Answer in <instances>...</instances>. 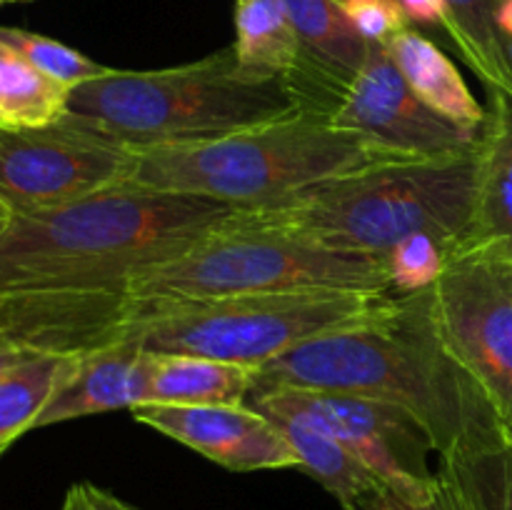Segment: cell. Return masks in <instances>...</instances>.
Instances as JSON below:
<instances>
[{"instance_id": "obj_1", "label": "cell", "mask_w": 512, "mask_h": 510, "mask_svg": "<svg viewBox=\"0 0 512 510\" xmlns=\"http://www.w3.org/2000/svg\"><path fill=\"white\" fill-rule=\"evenodd\" d=\"M255 383L398 405L423 425L438 458L508 440L488 395L440 335L433 285L390 293L365 318L295 345Z\"/></svg>"}, {"instance_id": "obj_2", "label": "cell", "mask_w": 512, "mask_h": 510, "mask_svg": "<svg viewBox=\"0 0 512 510\" xmlns=\"http://www.w3.org/2000/svg\"><path fill=\"white\" fill-rule=\"evenodd\" d=\"M238 210L118 185L13 215L0 233V293L128 295L140 270L180 255Z\"/></svg>"}, {"instance_id": "obj_3", "label": "cell", "mask_w": 512, "mask_h": 510, "mask_svg": "<svg viewBox=\"0 0 512 510\" xmlns=\"http://www.w3.org/2000/svg\"><path fill=\"white\" fill-rule=\"evenodd\" d=\"M388 160L400 158L333 125L323 110L303 108L223 138L138 150L133 173L123 185L258 210Z\"/></svg>"}, {"instance_id": "obj_4", "label": "cell", "mask_w": 512, "mask_h": 510, "mask_svg": "<svg viewBox=\"0 0 512 510\" xmlns=\"http://www.w3.org/2000/svg\"><path fill=\"white\" fill-rule=\"evenodd\" d=\"M303 108L288 80L248 73L230 45L175 68H108L100 78L70 90L65 115L143 150L223 138Z\"/></svg>"}, {"instance_id": "obj_5", "label": "cell", "mask_w": 512, "mask_h": 510, "mask_svg": "<svg viewBox=\"0 0 512 510\" xmlns=\"http://www.w3.org/2000/svg\"><path fill=\"white\" fill-rule=\"evenodd\" d=\"M475 173L478 148L448 158L388 160L250 213L313 243L373 258H385L415 233L460 245L473 218Z\"/></svg>"}, {"instance_id": "obj_6", "label": "cell", "mask_w": 512, "mask_h": 510, "mask_svg": "<svg viewBox=\"0 0 512 510\" xmlns=\"http://www.w3.org/2000/svg\"><path fill=\"white\" fill-rule=\"evenodd\" d=\"M295 290L395 293L383 258L348 253L238 210L175 258L140 270L130 300H203Z\"/></svg>"}, {"instance_id": "obj_7", "label": "cell", "mask_w": 512, "mask_h": 510, "mask_svg": "<svg viewBox=\"0 0 512 510\" xmlns=\"http://www.w3.org/2000/svg\"><path fill=\"white\" fill-rule=\"evenodd\" d=\"M390 293L295 290L203 300H133L125 340L260 370L295 345L365 318Z\"/></svg>"}, {"instance_id": "obj_8", "label": "cell", "mask_w": 512, "mask_h": 510, "mask_svg": "<svg viewBox=\"0 0 512 510\" xmlns=\"http://www.w3.org/2000/svg\"><path fill=\"white\" fill-rule=\"evenodd\" d=\"M433 295L445 345L488 395L512 443V260L455 245Z\"/></svg>"}, {"instance_id": "obj_9", "label": "cell", "mask_w": 512, "mask_h": 510, "mask_svg": "<svg viewBox=\"0 0 512 510\" xmlns=\"http://www.w3.org/2000/svg\"><path fill=\"white\" fill-rule=\"evenodd\" d=\"M138 150L63 115L45 128H0V198L15 215L58 208L130 178Z\"/></svg>"}, {"instance_id": "obj_10", "label": "cell", "mask_w": 512, "mask_h": 510, "mask_svg": "<svg viewBox=\"0 0 512 510\" xmlns=\"http://www.w3.org/2000/svg\"><path fill=\"white\" fill-rule=\"evenodd\" d=\"M330 123L363 135L400 160L470 153L483 135V128H465L423 103L383 43H370L368 60L330 113Z\"/></svg>"}, {"instance_id": "obj_11", "label": "cell", "mask_w": 512, "mask_h": 510, "mask_svg": "<svg viewBox=\"0 0 512 510\" xmlns=\"http://www.w3.org/2000/svg\"><path fill=\"white\" fill-rule=\"evenodd\" d=\"M298 390V388H295ZM310 413L385 485L403 498H428L438 483L435 453L423 425L398 405L363 395L300 390Z\"/></svg>"}, {"instance_id": "obj_12", "label": "cell", "mask_w": 512, "mask_h": 510, "mask_svg": "<svg viewBox=\"0 0 512 510\" xmlns=\"http://www.w3.org/2000/svg\"><path fill=\"white\" fill-rule=\"evenodd\" d=\"M130 305L115 293H0V348L88 355L123 340Z\"/></svg>"}, {"instance_id": "obj_13", "label": "cell", "mask_w": 512, "mask_h": 510, "mask_svg": "<svg viewBox=\"0 0 512 510\" xmlns=\"http://www.w3.org/2000/svg\"><path fill=\"white\" fill-rule=\"evenodd\" d=\"M130 415L228 470L300 468L283 433L248 405L145 403L135 405Z\"/></svg>"}, {"instance_id": "obj_14", "label": "cell", "mask_w": 512, "mask_h": 510, "mask_svg": "<svg viewBox=\"0 0 512 510\" xmlns=\"http://www.w3.org/2000/svg\"><path fill=\"white\" fill-rule=\"evenodd\" d=\"M245 405L258 410L283 433L298 458L300 470L318 480L345 510L375 490L385 488L303 403L300 390L288 385L255 383Z\"/></svg>"}, {"instance_id": "obj_15", "label": "cell", "mask_w": 512, "mask_h": 510, "mask_svg": "<svg viewBox=\"0 0 512 510\" xmlns=\"http://www.w3.org/2000/svg\"><path fill=\"white\" fill-rule=\"evenodd\" d=\"M148 383V350L135 340H118L113 345L83 355L68 383L50 398L40 413L35 430L65 420L88 418L145 403Z\"/></svg>"}, {"instance_id": "obj_16", "label": "cell", "mask_w": 512, "mask_h": 510, "mask_svg": "<svg viewBox=\"0 0 512 510\" xmlns=\"http://www.w3.org/2000/svg\"><path fill=\"white\" fill-rule=\"evenodd\" d=\"M460 245H478L512 260V100L490 93L478 145L473 218Z\"/></svg>"}, {"instance_id": "obj_17", "label": "cell", "mask_w": 512, "mask_h": 510, "mask_svg": "<svg viewBox=\"0 0 512 510\" xmlns=\"http://www.w3.org/2000/svg\"><path fill=\"white\" fill-rule=\"evenodd\" d=\"M255 380L258 370L248 365L223 363L203 355L148 350L145 403L245 405Z\"/></svg>"}, {"instance_id": "obj_18", "label": "cell", "mask_w": 512, "mask_h": 510, "mask_svg": "<svg viewBox=\"0 0 512 510\" xmlns=\"http://www.w3.org/2000/svg\"><path fill=\"white\" fill-rule=\"evenodd\" d=\"M385 48L403 73L405 83L423 103L453 123L465 128H483L488 108L475 100L460 70L433 40L410 25L400 30Z\"/></svg>"}, {"instance_id": "obj_19", "label": "cell", "mask_w": 512, "mask_h": 510, "mask_svg": "<svg viewBox=\"0 0 512 510\" xmlns=\"http://www.w3.org/2000/svg\"><path fill=\"white\" fill-rule=\"evenodd\" d=\"M508 0H445V33L488 93L512 100V38L503 30Z\"/></svg>"}, {"instance_id": "obj_20", "label": "cell", "mask_w": 512, "mask_h": 510, "mask_svg": "<svg viewBox=\"0 0 512 510\" xmlns=\"http://www.w3.org/2000/svg\"><path fill=\"white\" fill-rule=\"evenodd\" d=\"M235 58L258 78H293L303 45L280 0H233Z\"/></svg>"}, {"instance_id": "obj_21", "label": "cell", "mask_w": 512, "mask_h": 510, "mask_svg": "<svg viewBox=\"0 0 512 510\" xmlns=\"http://www.w3.org/2000/svg\"><path fill=\"white\" fill-rule=\"evenodd\" d=\"M83 355H35L0 378V455L35 430L40 413L68 383Z\"/></svg>"}, {"instance_id": "obj_22", "label": "cell", "mask_w": 512, "mask_h": 510, "mask_svg": "<svg viewBox=\"0 0 512 510\" xmlns=\"http://www.w3.org/2000/svg\"><path fill=\"white\" fill-rule=\"evenodd\" d=\"M70 88L35 70L18 50L0 40V128L25 130L58 123Z\"/></svg>"}, {"instance_id": "obj_23", "label": "cell", "mask_w": 512, "mask_h": 510, "mask_svg": "<svg viewBox=\"0 0 512 510\" xmlns=\"http://www.w3.org/2000/svg\"><path fill=\"white\" fill-rule=\"evenodd\" d=\"M438 475L453 490L460 510H512L510 440L440 458Z\"/></svg>"}, {"instance_id": "obj_24", "label": "cell", "mask_w": 512, "mask_h": 510, "mask_svg": "<svg viewBox=\"0 0 512 510\" xmlns=\"http://www.w3.org/2000/svg\"><path fill=\"white\" fill-rule=\"evenodd\" d=\"M0 40L5 45H10L13 50H18L35 70H40L43 75H48L55 83L65 85V88L73 90L75 85L88 83V80L100 78V75L108 73L105 65H98L95 60H90L88 55L78 53V50L68 48V45L58 43L53 38H45V35L30 33L23 28H8V25H0Z\"/></svg>"}, {"instance_id": "obj_25", "label": "cell", "mask_w": 512, "mask_h": 510, "mask_svg": "<svg viewBox=\"0 0 512 510\" xmlns=\"http://www.w3.org/2000/svg\"><path fill=\"white\" fill-rule=\"evenodd\" d=\"M453 250V243L435 233H415L400 240L383 258L395 293H413L435 285Z\"/></svg>"}, {"instance_id": "obj_26", "label": "cell", "mask_w": 512, "mask_h": 510, "mask_svg": "<svg viewBox=\"0 0 512 510\" xmlns=\"http://www.w3.org/2000/svg\"><path fill=\"white\" fill-rule=\"evenodd\" d=\"M343 8L368 43L388 45L410 20L398 0H343Z\"/></svg>"}, {"instance_id": "obj_27", "label": "cell", "mask_w": 512, "mask_h": 510, "mask_svg": "<svg viewBox=\"0 0 512 510\" xmlns=\"http://www.w3.org/2000/svg\"><path fill=\"white\" fill-rule=\"evenodd\" d=\"M350 510H460L458 500H455L453 490L445 485V480L438 475V483H435L433 493L428 498H403L395 490L380 488L373 495L363 498L360 503H355Z\"/></svg>"}, {"instance_id": "obj_28", "label": "cell", "mask_w": 512, "mask_h": 510, "mask_svg": "<svg viewBox=\"0 0 512 510\" xmlns=\"http://www.w3.org/2000/svg\"><path fill=\"white\" fill-rule=\"evenodd\" d=\"M410 23L443 25L445 23V0H398Z\"/></svg>"}, {"instance_id": "obj_29", "label": "cell", "mask_w": 512, "mask_h": 510, "mask_svg": "<svg viewBox=\"0 0 512 510\" xmlns=\"http://www.w3.org/2000/svg\"><path fill=\"white\" fill-rule=\"evenodd\" d=\"M83 490H85V498H88V508L90 510H140V508H135V505L120 500L118 495H113V493H108V490L98 488V485L83 483Z\"/></svg>"}, {"instance_id": "obj_30", "label": "cell", "mask_w": 512, "mask_h": 510, "mask_svg": "<svg viewBox=\"0 0 512 510\" xmlns=\"http://www.w3.org/2000/svg\"><path fill=\"white\" fill-rule=\"evenodd\" d=\"M30 358H35V355L23 353V350H15V348H0V378Z\"/></svg>"}, {"instance_id": "obj_31", "label": "cell", "mask_w": 512, "mask_h": 510, "mask_svg": "<svg viewBox=\"0 0 512 510\" xmlns=\"http://www.w3.org/2000/svg\"><path fill=\"white\" fill-rule=\"evenodd\" d=\"M60 510H90L88 498H85L83 483L73 485V488L68 490V495H65V500H63V508Z\"/></svg>"}, {"instance_id": "obj_32", "label": "cell", "mask_w": 512, "mask_h": 510, "mask_svg": "<svg viewBox=\"0 0 512 510\" xmlns=\"http://www.w3.org/2000/svg\"><path fill=\"white\" fill-rule=\"evenodd\" d=\"M13 208H10L8 203H5L3 198H0V233H3L5 228H8V223L13 220Z\"/></svg>"}, {"instance_id": "obj_33", "label": "cell", "mask_w": 512, "mask_h": 510, "mask_svg": "<svg viewBox=\"0 0 512 510\" xmlns=\"http://www.w3.org/2000/svg\"><path fill=\"white\" fill-rule=\"evenodd\" d=\"M8 3H25V0H0V5H8Z\"/></svg>"}, {"instance_id": "obj_34", "label": "cell", "mask_w": 512, "mask_h": 510, "mask_svg": "<svg viewBox=\"0 0 512 510\" xmlns=\"http://www.w3.org/2000/svg\"><path fill=\"white\" fill-rule=\"evenodd\" d=\"M340 3H343V0H340Z\"/></svg>"}]
</instances>
